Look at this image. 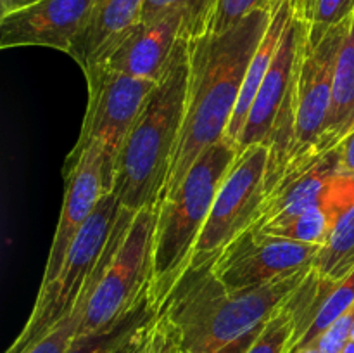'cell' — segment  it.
<instances>
[{
    "label": "cell",
    "instance_id": "ac0fdd59",
    "mask_svg": "<svg viewBox=\"0 0 354 353\" xmlns=\"http://www.w3.org/2000/svg\"><path fill=\"white\" fill-rule=\"evenodd\" d=\"M161 307L152 294L151 286L137 305L123 317L99 331L80 334L73 339L68 353H128L140 339L145 329L158 317Z\"/></svg>",
    "mask_w": 354,
    "mask_h": 353
},
{
    "label": "cell",
    "instance_id": "4fadbf2b",
    "mask_svg": "<svg viewBox=\"0 0 354 353\" xmlns=\"http://www.w3.org/2000/svg\"><path fill=\"white\" fill-rule=\"evenodd\" d=\"M341 170L337 145H318L290 158L266 190L254 228L280 224L310 208L322 206Z\"/></svg>",
    "mask_w": 354,
    "mask_h": 353
},
{
    "label": "cell",
    "instance_id": "9a60e30c",
    "mask_svg": "<svg viewBox=\"0 0 354 353\" xmlns=\"http://www.w3.org/2000/svg\"><path fill=\"white\" fill-rule=\"evenodd\" d=\"M183 37H189L187 16L182 10H171L135 24L97 64L158 83Z\"/></svg>",
    "mask_w": 354,
    "mask_h": 353
},
{
    "label": "cell",
    "instance_id": "5b68a950",
    "mask_svg": "<svg viewBox=\"0 0 354 353\" xmlns=\"http://www.w3.org/2000/svg\"><path fill=\"white\" fill-rule=\"evenodd\" d=\"M310 23L294 12L283 31L272 66L252 102L239 147L263 144L270 147L266 190L280 175L292 154L296 132V82L303 45Z\"/></svg>",
    "mask_w": 354,
    "mask_h": 353
},
{
    "label": "cell",
    "instance_id": "d6986e66",
    "mask_svg": "<svg viewBox=\"0 0 354 353\" xmlns=\"http://www.w3.org/2000/svg\"><path fill=\"white\" fill-rule=\"evenodd\" d=\"M354 125V12L346 19L334 73L332 107L325 145H337Z\"/></svg>",
    "mask_w": 354,
    "mask_h": 353
},
{
    "label": "cell",
    "instance_id": "f1b7e54d",
    "mask_svg": "<svg viewBox=\"0 0 354 353\" xmlns=\"http://www.w3.org/2000/svg\"><path fill=\"white\" fill-rule=\"evenodd\" d=\"M313 2L315 0H290L296 16L301 17L303 21H306V23H310L311 10H313Z\"/></svg>",
    "mask_w": 354,
    "mask_h": 353
},
{
    "label": "cell",
    "instance_id": "83f0119b",
    "mask_svg": "<svg viewBox=\"0 0 354 353\" xmlns=\"http://www.w3.org/2000/svg\"><path fill=\"white\" fill-rule=\"evenodd\" d=\"M337 149L339 158H341V168L354 173V125L349 134L339 142Z\"/></svg>",
    "mask_w": 354,
    "mask_h": 353
},
{
    "label": "cell",
    "instance_id": "2e32d148",
    "mask_svg": "<svg viewBox=\"0 0 354 353\" xmlns=\"http://www.w3.org/2000/svg\"><path fill=\"white\" fill-rule=\"evenodd\" d=\"M145 0H95L85 28L68 54L86 71L142 19Z\"/></svg>",
    "mask_w": 354,
    "mask_h": 353
},
{
    "label": "cell",
    "instance_id": "44dd1931",
    "mask_svg": "<svg viewBox=\"0 0 354 353\" xmlns=\"http://www.w3.org/2000/svg\"><path fill=\"white\" fill-rule=\"evenodd\" d=\"M259 230L266 234L279 235L290 241L306 242V244L324 246L328 241L332 230V215L325 204L310 208L296 217L283 220L280 224H272L261 227Z\"/></svg>",
    "mask_w": 354,
    "mask_h": 353
},
{
    "label": "cell",
    "instance_id": "d4e9b609",
    "mask_svg": "<svg viewBox=\"0 0 354 353\" xmlns=\"http://www.w3.org/2000/svg\"><path fill=\"white\" fill-rule=\"evenodd\" d=\"M176 345V336L165 315L159 310L144 334L131 346L128 353H171Z\"/></svg>",
    "mask_w": 354,
    "mask_h": 353
},
{
    "label": "cell",
    "instance_id": "7c38bea8",
    "mask_svg": "<svg viewBox=\"0 0 354 353\" xmlns=\"http://www.w3.org/2000/svg\"><path fill=\"white\" fill-rule=\"evenodd\" d=\"M64 199L59 224L48 253L41 284L55 279L99 201L113 192L114 173L107 165L102 149L90 145L69 172L64 173Z\"/></svg>",
    "mask_w": 354,
    "mask_h": 353
},
{
    "label": "cell",
    "instance_id": "cb8c5ba5",
    "mask_svg": "<svg viewBox=\"0 0 354 353\" xmlns=\"http://www.w3.org/2000/svg\"><path fill=\"white\" fill-rule=\"evenodd\" d=\"M277 0H218L207 33H221L228 30L248 14L258 9H268Z\"/></svg>",
    "mask_w": 354,
    "mask_h": 353
},
{
    "label": "cell",
    "instance_id": "ffe728a7",
    "mask_svg": "<svg viewBox=\"0 0 354 353\" xmlns=\"http://www.w3.org/2000/svg\"><path fill=\"white\" fill-rule=\"evenodd\" d=\"M313 270L328 280L344 279L354 270V173L334 218L328 241L315 258Z\"/></svg>",
    "mask_w": 354,
    "mask_h": 353
},
{
    "label": "cell",
    "instance_id": "7402d4cb",
    "mask_svg": "<svg viewBox=\"0 0 354 353\" xmlns=\"http://www.w3.org/2000/svg\"><path fill=\"white\" fill-rule=\"evenodd\" d=\"M218 0H145L140 21H151L171 10H182L187 16L190 38L207 33Z\"/></svg>",
    "mask_w": 354,
    "mask_h": 353
},
{
    "label": "cell",
    "instance_id": "277c9868",
    "mask_svg": "<svg viewBox=\"0 0 354 353\" xmlns=\"http://www.w3.org/2000/svg\"><path fill=\"white\" fill-rule=\"evenodd\" d=\"M239 154L237 142L225 135L196 159L176 192L159 203L151 277L159 307L189 270L218 190Z\"/></svg>",
    "mask_w": 354,
    "mask_h": 353
},
{
    "label": "cell",
    "instance_id": "8fae6325",
    "mask_svg": "<svg viewBox=\"0 0 354 353\" xmlns=\"http://www.w3.org/2000/svg\"><path fill=\"white\" fill-rule=\"evenodd\" d=\"M322 246L290 241L249 228L211 265L216 279L230 291L254 289L311 269Z\"/></svg>",
    "mask_w": 354,
    "mask_h": 353
},
{
    "label": "cell",
    "instance_id": "d6a6232c",
    "mask_svg": "<svg viewBox=\"0 0 354 353\" xmlns=\"http://www.w3.org/2000/svg\"><path fill=\"white\" fill-rule=\"evenodd\" d=\"M171 353H180V346H178V343H176L175 348H173V352H171Z\"/></svg>",
    "mask_w": 354,
    "mask_h": 353
},
{
    "label": "cell",
    "instance_id": "6da1fadb",
    "mask_svg": "<svg viewBox=\"0 0 354 353\" xmlns=\"http://www.w3.org/2000/svg\"><path fill=\"white\" fill-rule=\"evenodd\" d=\"M273 6L248 14L221 33L190 38L185 118L161 201L176 192L196 159L227 134L248 66L268 30Z\"/></svg>",
    "mask_w": 354,
    "mask_h": 353
},
{
    "label": "cell",
    "instance_id": "3957f363",
    "mask_svg": "<svg viewBox=\"0 0 354 353\" xmlns=\"http://www.w3.org/2000/svg\"><path fill=\"white\" fill-rule=\"evenodd\" d=\"M189 76L190 38L183 37L118 154L113 192L127 210L137 213L161 201L185 118Z\"/></svg>",
    "mask_w": 354,
    "mask_h": 353
},
{
    "label": "cell",
    "instance_id": "8992f818",
    "mask_svg": "<svg viewBox=\"0 0 354 353\" xmlns=\"http://www.w3.org/2000/svg\"><path fill=\"white\" fill-rule=\"evenodd\" d=\"M120 210L121 206L114 192H107L99 201L73 244L61 272L50 282L40 286L31 315L6 353H23L31 343L40 339L75 308L109 244Z\"/></svg>",
    "mask_w": 354,
    "mask_h": 353
},
{
    "label": "cell",
    "instance_id": "603a6c76",
    "mask_svg": "<svg viewBox=\"0 0 354 353\" xmlns=\"http://www.w3.org/2000/svg\"><path fill=\"white\" fill-rule=\"evenodd\" d=\"M296 336V318L289 305L280 307L272 315L258 338L245 353H292Z\"/></svg>",
    "mask_w": 354,
    "mask_h": 353
},
{
    "label": "cell",
    "instance_id": "5bb4252c",
    "mask_svg": "<svg viewBox=\"0 0 354 353\" xmlns=\"http://www.w3.org/2000/svg\"><path fill=\"white\" fill-rule=\"evenodd\" d=\"M95 0H38L0 16V47H50L68 54Z\"/></svg>",
    "mask_w": 354,
    "mask_h": 353
},
{
    "label": "cell",
    "instance_id": "30bf717a",
    "mask_svg": "<svg viewBox=\"0 0 354 353\" xmlns=\"http://www.w3.org/2000/svg\"><path fill=\"white\" fill-rule=\"evenodd\" d=\"M346 21L330 28L310 24L303 45L296 82V132L292 154L325 145L332 107L334 73ZM289 158V159H290Z\"/></svg>",
    "mask_w": 354,
    "mask_h": 353
},
{
    "label": "cell",
    "instance_id": "52a82bcc",
    "mask_svg": "<svg viewBox=\"0 0 354 353\" xmlns=\"http://www.w3.org/2000/svg\"><path fill=\"white\" fill-rule=\"evenodd\" d=\"M270 147L263 144L242 149L221 183L213 208L199 235L189 269H203L258 221L266 194Z\"/></svg>",
    "mask_w": 354,
    "mask_h": 353
},
{
    "label": "cell",
    "instance_id": "f546056e",
    "mask_svg": "<svg viewBox=\"0 0 354 353\" xmlns=\"http://www.w3.org/2000/svg\"><path fill=\"white\" fill-rule=\"evenodd\" d=\"M35 2H38V0H0V10H2V14H7L21 9V7L31 6Z\"/></svg>",
    "mask_w": 354,
    "mask_h": 353
},
{
    "label": "cell",
    "instance_id": "e0dca14e",
    "mask_svg": "<svg viewBox=\"0 0 354 353\" xmlns=\"http://www.w3.org/2000/svg\"><path fill=\"white\" fill-rule=\"evenodd\" d=\"M292 16L294 9L290 0H277L275 6H273L268 30H266L263 40L259 42L258 48H256L254 55H252L251 62L248 66L244 85H242L241 90V97H239L234 116H232L230 125H228L227 134H225L232 141L237 142V144L242 135V130L245 127V121L249 118V111H251L252 102L256 99V93H258L259 87H261L263 80H265L266 73H268L270 66H272L273 57H275L280 42H282L283 31H286L287 24L292 19Z\"/></svg>",
    "mask_w": 354,
    "mask_h": 353
},
{
    "label": "cell",
    "instance_id": "7a4b0ae2",
    "mask_svg": "<svg viewBox=\"0 0 354 353\" xmlns=\"http://www.w3.org/2000/svg\"><path fill=\"white\" fill-rule=\"evenodd\" d=\"M311 269L242 291L227 289L211 265L189 269L161 305V314L183 353H245Z\"/></svg>",
    "mask_w": 354,
    "mask_h": 353
},
{
    "label": "cell",
    "instance_id": "9c48e42d",
    "mask_svg": "<svg viewBox=\"0 0 354 353\" xmlns=\"http://www.w3.org/2000/svg\"><path fill=\"white\" fill-rule=\"evenodd\" d=\"M159 204L137 211L86 307L80 334L99 331L140 301L152 277Z\"/></svg>",
    "mask_w": 354,
    "mask_h": 353
},
{
    "label": "cell",
    "instance_id": "1f68e13d",
    "mask_svg": "<svg viewBox=\"0 0 354 353\" xmlns=\"http://www.w3.org/2000/svg\"><path fill=\"white\" fill-rule=\"evenodd\" d=\"M341 353H354V341H349L348 345H346L344 348H342Z\"/></svg>",
    "mask_w": 354,
    "mask_h": 353
},
{
    "label": "cell",
    "instance_id": "4316f807",
    "mask_svg": "<svg viewBox=\"0 0 354 353\" xmlns=\"http://www.w3.org/2000/svg\"><path fill=\"white\" fill-rule=\"evenodd\" d=\"M354 12V0H315L310 24L330 28L348 19Z\"/></svg>",
    "mask_w": 354,
    "mask_h": 353
},
{
    "label": "cell",
    "instance_id": "ba28073f",
    "mask_svg": "<svg viewBox=\"0 0 354 353\" xmlns=\"http://www.w3.org/2000/svg\"><path fill=\"white\" fill-rule=\"evenodd\" d=\"M83 73L88 83V106L80 137L66 158L62 173L69 172L90 145L102 149L114 173L124 137L158 83L114 71L104 64H95Z\"/></svg>",
    "mask_w": 354,
    "mask_h": 353
},
{
    "label": "cell",
    "instance_id": "4dcf8cb0",
    "mask_svg": "<svg viewBox=\"0 0 354 353\" xmlns=\"http://www.w3.org/2000/svg\"><path fill=\"white\" fill-rule=\"evenodd\" d=\"M294 353H322L320 350H318V346H306V348H301V350H296Z\"/></svg>",
    "mask_w": 354,
    "mask_h": 353
},
{
    "label": "cell",
    "instance_id": "836d02e7",
    "mask_svg": "<svg viewBox=\"0 0 354 353\" xmlns=\"http://www.w3.org/2000/svg\"><path fill=\"white\" fill-rule=\"evenodd\" d=\"M180 353H183V352H182V350H180Z\"/></svg>",
    "mask_w": 354,
    "mask_h": 353
},
{
    "label": "cell",
    "instance_id": "484cf974",
    "mask_svg": "<svg viewBox=\"0 0 354 353\" xmlns=\"http://www.w3.org/2000/svg\"><path fill=\"white\" fill-rule=\"evenodd\" d=\"M354 327V303L341 318L334 322L324 334L320 336L315 346L322 353H341L342 348L351 341V332ZM313 346V345H311Z\"/></svg>",
    "mask_w": 354,
    "mask_h": 353
}]
</instances>
